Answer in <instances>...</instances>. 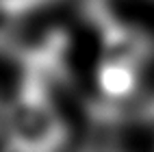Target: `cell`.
Returning a JSON list of instances; mask_svg holds the SVG:
<instances>
[{"mask_svg":"<svg viewBox=\"0 0 154 152\" xmlns=\"http://www.w3.org/2000/svg\"><path fill=\"white\" fill-rule=\"evenodd\" d=\"M0 24H2V9H0Z\"/></svg>","mask_w":154,"mask_h":152,"instance_id":"6da1fadb","label":"cell"}]
</instances>
